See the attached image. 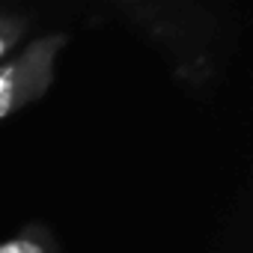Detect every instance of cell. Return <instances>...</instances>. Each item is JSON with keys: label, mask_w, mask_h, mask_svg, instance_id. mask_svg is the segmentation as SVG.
I'll use <instances>...</instances> for the list:
<instances>
[{"label": "cell", "mask_w": 253, "mask_h": 253, "mask_svg": "<svg viewBox=\"0 0 253 253\" xmlns=\"http://www.w3.org/2000/svg\"><path fill=\"white\" fill-rule=\"evenodd\" d=\"M0 253H57L48 229L42 226H27L24 232H18L15 238L0 241Z\"/></svg>", "instance_id": "obj_2"}, {"label": "cell", "mask_w": 253, "mask_h": 253, "mask_svg": "<svg viewBox=\"0 0 253 253\" xmlns=\"http://www.w3.org/2000/svg\"><path fill=\"white\" fill-rule=\"evenodd\" d=\"M27 21L24 18H12V15H0V63H3V57L9 54V48L21 39Z\"/></svg>", "instance_id": "obj_3"}, {"label": "cell", "mask_w": 253, "mask_h": 253, "mask_svg": "<svg viewBox=\"0 0 253 253\" xmlns=\"http://www.w3.org/2000/svg\"><path fill=\"white\" fill-rule=\"evenodd\" d=\"M63 45L66 36L51 33L0 63V122L45 95V89L54 81V66Z\"/></svg>", "instance_id": "obj_1"}]
</instances>
